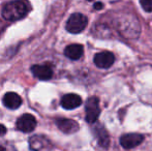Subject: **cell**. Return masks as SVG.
<instances>
[{
  "label": "cell",
  "instance_id": "8992f818",
  "mask_svg": "<svg viewBox=\"0 0 152 151\" xmlns=\"http://www.w3.org/2000/svg\"><path fill=\"white\" fill-rule=\"evenodd\" d=\"M94 64L99 69H109L113 65L115 61V56L112 52L109 51H104L95 54L94 56Z\"/></svg>",
  "mask_w": 152,
  "mask_h": 151
},
{
  "label": "cell",
  "instance_id": "9a60e30c",
  "mask_svg": "<svg viewBox=\"0 0 152 151\" xmlns=\"http://www.w3.org/2000/svg\"><path fill=\"white\" fill-rule=\"evenodd\" d=\"M0 151H17V150L10 144H2V145H0Z\"/></svg>",
  "mask_w": 152,
  "mask_h": 151
},
{
  "label": "cell",
  "instance_id": "7c38bea8",
  "mask_svg": "<svg viewBox=\"0 0 152 151\" xmlns=\"http://www.w3.org/2000/svg\"><path fill=\"white\" fill-rule=\"evenodd\" d=\"M83 53H84V48L82 44H69L64 50V55L70 60H79L83 56Z\"/></svg>",
  "mask_w": 152,
  "mask_h": 151
},
{
  "label": "cell",
  "instance_id": "52a82bcc",
  "mask_svg": "<svg viewBox=\"0 0 152 151\" xmlns=\"http://www.w3.org/2000/svg\"><path fill=\"white\" fill-rule=\"evenodd\" d=\"M144 140V137L140 133H125L121 136L120 144L125 149H132V148L139 146Z\"/></svg>",
  "mask_w": 152,
  "mask_h": 151
},
{
  "label": "cell",
  "instance_id": "8fae6325",
  "mask_svg": "<svg viewBox=\"0 0 152 151\" xmlns=\"http://www.w3.org/2000/svg\"><path fill=\"white\" fill-rule=\"evenodd\" d=\"M3 105L10 110H16L22 105V98L19 94L15 92H7L3 96Z\"/></svg>",
  "mask_w": 152,
  "mask_h": 151
},
{
  "label": "cell",
  "instance_id": "5b68a950",
  "mask_svg": "<svg viewBox=\"0 0 152 151\" xmlns=\"http://www.w3.org/2000/svg\"><path fill=\"white\" fill-rule=\"evenodd\" d=\"M29 146L33 151H51L52 149V143L40 135L32 136L29 139Z\"/></svg>",
  "mask_w": 152,
  "mask_h": 151
},
{
  "label": "cell",
  "instance_id": "9c48e42d",
  "mask_svg": "<svg viewBox=\"0 0 152 151\" xmlns=\"http://www.w3.org/2000/svg\"><path fill=\"white\" fill-rule=\"evenodd\" d=\"M61 107L65 110H74L82 105V98L78 94L68 93L61 98Z\"/></svg>",
  "mask_w": 152,
  "mask_h": 151
},
{
  "label": "cell",
  "instance_id": "ba28073f",
  "mask_svg": "<svg viewBox=\"0 0 152 151\" xmlns=\"http://www.w3.org/2000/svg\"><path fill=\"white\" fill-rule=\"evenodd\" d=\"M31 73L35 78L42 81H47L52 78L53 69L49 64H35L31 67Z\"/></svg>",
  "mask_w": 152,
  "mask_h": 151
},
{
  "label": "cell",
  "instance_id": "ac0fdd59",
  "mask_svg": "<svg viewBox=\"0 0 152 151\" xmlns=\"http://www.w3.org/2000/svg\"><path fill=\"white\" fill-rule=\"evenodd\" d=\"M3 28H4V25H3V23L0 21V33L2 32V30H3Z\"/></svg>",
  "mask_w": 152,
  "mask_h": 151
},
{
  "label": "cell",
  "instance_id": "d6986e66",
  "mask_svg": "<svg viewBox=\"0 0 152 151\" xmlns=\"http://www.w3.org/2000/svg\"><path fill=\"white\" fill-rule=\"evenodd\" d=\"M87 1H93V0H87Z\"/></svg>",
  "mask_w": 152,
  "mask_h": 151
},
{
  "label": "cell",
  "instance_id": "30bf717a",
  "mask_svg": "<svg viewBox=\"0 0 152 151\" xmlns=\"http://www.w3.org/2000/svg\"><path fill=\"white\" fill-rule=\"evenodd\" d=\"M57 126L64 133H75L79 131V124L72 119H58Z\"/></svg>",
  "mask_w": 152,
  "mask_h": 151
},
{
  "label": "cell",
  "instance_id": "4fadbf2b",
  "mask_svg": "<svg viewBox=\"0 0 152 151\" xmlns=\"http://www.w3.org/2000/svg\"><path fill=\"white\" fill-rule=\"evenodd\" d=\"M94 133H95L98 145L102 146V147H104V148H108L109 145H110V137H109L106 129H104L102 126L96 127V128L94 129Z\"/></svg>",
  "mask_w": 152,
  "mask_h": 151
},
{
  "label": "cell",
  "instance_id": "5bb4252c",
  "mask_svg": "<svg viewBox=\"0 0 152 151\" xmlns=\"http://www.w3.org/2000/svg\"><path fill=\"white\" fill-rule=\"evenodd\" d=\"M141 6L143 7V9L147 12H152V0H140Z\"/></svg>",
  "mask_w": 152,
  "mask_h": 151
},
{
  "label": "cell",
  "instance_id": "7a4b0ae2",
  "mask_svg": "<svg viewBox=\"0 0 152 151\" xmlns=\"http://www.w3.org/2000/svg\"><path fill=\"white\" fill-rule=\"evenodd\" d=\"M87 24H88L87 17L80 12H76L68 18L66 22V30L72 34H77V33L82 32L86 28Z\"/></svg>",
  "mask_w": 152,
  "mask_h": 151
},
{
  "label": "cell",
  "instance_id": "2e32d148",
  "mask_svg": "<svg viewBox=\"0 0 152 151\" xmlns=\"http://www.w3.org/2000/svg\"><path fill=\"white\" fill-rule=\"evenodd\" d=\"M102 7H104V4H102V2H96V3L94 4V8H95V9H97V10L102 9Z\"/></svg>",
  "mask_w": 152,
  "mask_h": 151
},
{
  "label": "cell",
  "instance_id": "e0dca14e",
  "mask_svg": "<svg viewBox=\"0 0 152 151\" xmlns=\"http://www.w3.org/2000/svg\"><path fill=\"white\" fill-rule=\"evenodd\" d=\"M6 131H7V129H6V127L4 126V125L0 124V136H3L4 133H6Z\"/></svg>",
  "mask_w": 152,
  "mask_h": 151
},
{
  "label": "cell",
  "instance_id": "6da1fadb",
  "mask_svg": "<svg viewBox=\"0 0 152 151\" xmlns=\"http://www.w3.org/2000/svg\"><path fill=\"white\" fill-rule=\"evenodd\" d=\"M31 6L27 0H15L6 3L2 8V17L7 21H18L30 12Z\"/></svg>",
  "mask_w": 152,
  "mask_h": 151
},
{
  "label": "cell",
  "instance_id": "3957f363",
  "mask_svg": "<svg viewBox=\"0 0 152 151\" xmlns=\"http://www.w3.org/2000/svg\"><path fill=\"white\" fill-rule=\"evenodd\" d=\"M85 111H86V121L89 123H94L98 119L100 114L99 108V99L95 96L89 97L85 105Z\"/></svg>",
  "mask_w": 152,
  "mask_h": 151
},
{
  "label": "cell",
  "instance_id": "277c9868",
  "mask_svg": "<svg viewBox=\"0 0 152 151\" xmlns=\"http://www.w3.org/2000/svg\"><path fill=\"white\" fill-rule=\"evenodd\" d=\"M17 127L23 133H31L36 127V119L31 114H23L17 120Z\"/></svg>",
  "mask_w": 152,
  "mask_h": 151
}]
</instances>
